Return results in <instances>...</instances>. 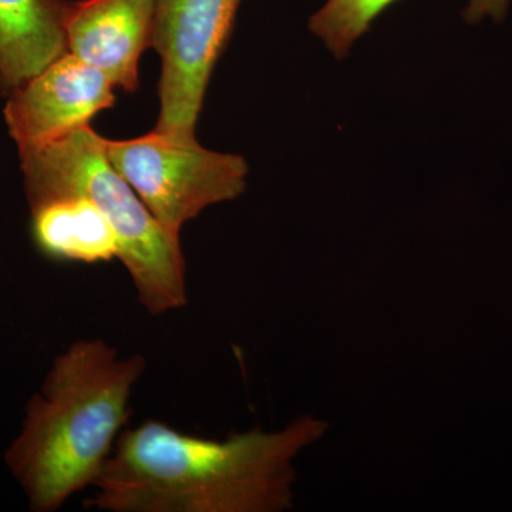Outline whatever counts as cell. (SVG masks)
<instances>
[{
  "label": "cell",
  "mask_w": 512,
  "mask_h": 512,
  "mask_svg": "<svg viewBox=\"0 0 512 512\" xmlns=\"http://www.w3.org/2000/svg\"><path fill=\"white\" fill-rule=\"evenodd\" d=\"M512 5V0H468L463 10V18L468 25H480L485 20L494 23L504 22Z\"/></svg>",
  "instance_id": "obj_11"
},
{
  "label": "cell",
  "mask_w": 512,
  "mask_h": 512,
  "mask_svg": "<svg viewBox=\"0 0 512 512\" xmlns=\"http://www.w3.org/2000/svg\"><path fill=\"white\" fill-rule=\"evenodd\" d=\"M242 0H156L151 47L161 57L160 114L154 130L195 138L215 64Z\"/></svg>",
  "instance_id": "obj_5"
},
{
  "label": "cell",
  "mask_w": 512,
  "mask_h": 512,
  "mask_svg": "<svg viewBox=\"0 0 512 512\" xmlns=\"http://www.w3.org/2000/svg\"><path fill=\"white\" fill-rule=\"evenodd\" d=\"M101 339L77 340L56 357L28 404L6 464L30 510L52 512L96 483L128 419V402L146 370Z\"/></svg>",
  "instance_id": "obj_2"
},
{
  "label": "cell",
  "mask_w": 512,
  "mask_h": 512,
  "mask_svg": "<svg viewBox=\"0 0 512 512\" xmlns=\"http://www.w3.org/2000/svg\"><path fill=\"white\" fill-rule=\"evenodd\" d=\"M32 210V234L43 255L97 264L119 258V239L106 215L84 197L43 202Z\"/></svg>",
  "instance_id": "obj_9"
},
{
  "label": "cell",
  "mask_w": 512,
  "mask_h": 512,
  "mask_svg": "<svg viewBox=\"0 0 512 512\" xmlns=\"http://www.w3.org/2000/svg\"><path fill=\"white\" fill-rule=\"evenodd\" d=\"M113 89L99 69L64 53L9 94L5 121L10 137L19 151L52 143L111 109Z\"/></svg>",
  "instance_id": "obj_6"
},
{
  "label": "cell",
  "mask_w": 512,
  "mask_h": 512,
  "mask_svg": "<svg viewBox=\"0 0 512 512\" xmlns=\"http://www.w3.org/2000/svg\"><path fill=\"white\" fill-rule=\"evenodd\" d=\"M156 0L70 2L67 52L99 69L114 87L138 89V62L151 47Z\"/></svg>",
  "instance_id": "obj_7"
},
{
  "label": "cell",
  "mask_w": 512,
  "mask_h": 512,
  "mask_svg": "<svg viewBox=\"0 0 512 512\" xmlns=\"http://www.w3.org/2000/svg\"><path fill=\"white\" fill-rule=\"evenodd\" d=\"M106 153L154 217L177 234L205 208L235 200L247 188V160L208 150L197 138L153 130L131 140L106 138Z\"/></svg>",
  "instance_id": "obj_4"
},
{
  "label": "cell",
  "mask_w": 512,
  "mask_h": 512,
  "mask_svg": "<svg viewBox=\"0 0 512 512\" xmlns=\"http://www.w3.org/2000/svg\"><path fill=\"white\" fill-rule=\"evenodd\" d=\"M30 208L67 197H84L109 220L119 239V258L138 302L151 315L187 303L180 234L164 227L110 163L106 138L90 124L45 146L19 151Z\"/></svg>",
  "instance_id": "obj_3"
},
{
  "label": "cell",
  "mask_w": 512,
  "mask_h": 512,
  "mask_svg": "<svg viewBox=\"0 0 512 512\" xmlns=\"http://www.w3.org/2000/svg\"><path fill=\"white\" fill-rule=\"evenodd\" d=\"M328 424L301 417L276 433L227 440L157 420L120 433L86 507L110 512H278L292 505V460Z\"/></svg>",
  "instance_id": "obj_1"
},
{
  "label": "cell",
  "mask_w": 512,
  "mask_h": 512,
  "mask_svg": "<svg viewBox=\"0 0 512 512\" xmlns=\"http://www.w3.org/2000/svg\"><path fill=\"white\" fill-rule=\"evenodd\" d=\"M67 0H0V94L18 89L64 53Z\"/></svg>",
  "instance_id": "obj_8"
},
{
  "label": "cell",
  "mask_w": 512,
  "mask_h": 512,
  "mask_svg": "<svg viewBox=\"0 0 512 512\" xmlns=\"http://www.w3.org/2000/svg\"><path fill=\"white\" fill-rule=\"evenodd\" d=\"M399 0H326L309 19L308 28L336 59L352 52L373 22Z\"/></svg>",
  "instance_id": "obj_10"
}]
</instances>
